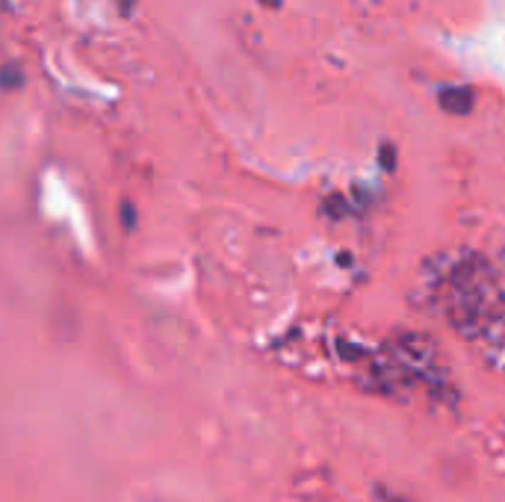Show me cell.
<instances>
[{
    "mask_svg": "<svg viewBox=\"0 0 505 502\" xmlns=\"http://www.w3.org/2000/svg\"><path fill=\"white\" fill-rule=\"evenodd\" d=\"M437 104L449 115H467L476 107V92L470 86H447L437 92Z\"/></svg>",
    "mask_w": 505,
    "mask_h": 502,
    "instance_id": "1",
    "label": "cell"
},
{
    "mask_svg": "<svg viewBox=\"0 0 505 502\" xmlns=\"http://www.w3.org/2000/svg\"><path fill=\"white\" fill-rule=\"evenodd\" d=\"M337 352H340V357H346V360H358V357H363V349L352 346L349 340H340V343H337Z\"/></svg>",
    "mask_w": 505,
    "mask_h": 502,
    "instance_id": "2",
    "label": "cell"
},
{
    "mask_svg": "<svg viewBox=\"0 0 505 502\" xmlns=\"http://www.w3.org/2000/svg\"><path fill=\"white\" fill-rule=\"evenodd\" d=\"M381 169L385 172L396 169V148L393 145H381Z\"/></svg>",
    "mask_w": 505,
    "mask_h": 502,
    "instance_id": "3",
    "label": "cell"
},
{
    "mask_svg": "<svg viewBox=\"0 0 505 502\" xmlns=\"http://www.w3.org/2000/svg\"><path fill=\"white\" fill-rule=\"evenodd\" d=\"M326 207H328V213H331L334 219H343V213H346V201L337 198V195H331V198L326 201Z\"/></svg>",
    "mask_w": 505,
    "mask_h": 502,
    "instance_id": "4",
    "label": "cell"
},
{
    "mask_svg": "<svg viewBox=\"0 0 505 502\" xmlns=\"http://www.w3.org/2000/svg\"><path fill=\"white\" fill-rule=\"evenodd\" d=\"M0 80H4L6 86H15L18 80H21V74H18V68H15V66H4V71H0Z\"/></svg>",
    "mask_w": 505,
    "mask_h": 502,
    "instance_id": "5",
    "label": "cell"
},
{
    "mask_svg": "<svg viewBox=\"0 0 505 502\" xmlns=\"http://www.w3.org/2000/svg\"><path fill=\"white\" fill-rule=\"evenodd\" d=\"M127 9H130V0H125V12H127Z\"/></svg>",
    "mask_w": 505,
    "mask_h": 502,
    "instance_id": "6",
    "label": "cell"
}]
</instances>
